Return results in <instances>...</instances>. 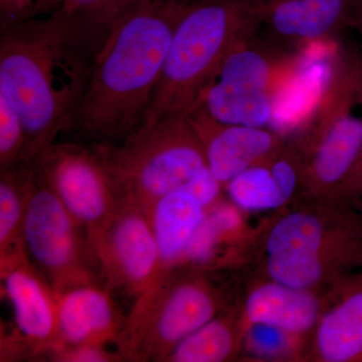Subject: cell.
<instances>
[{
  "label": "cell",
  "instance_id": "1",
  "mask_svg": "<svg viewBox=\"0 0 362 362\" xmlns=\"http://www.w3.org/2000/svg\"><path fill=\"white\" fill-rule=\"evenodd\" d=\"M0 33V96L25 125L23 162L35 161L73 126L93 63L90 45L59 11Z\"/></svg>",
  "mask_w": 362,
  "mask_h": 362
},
{
  "label": "cell",
  "instance_id": "2",
  "mask_svg": "<svg viewBox=\"0 0 362 362\" xmlns=\"http://www.w3.org/2000/svg\"><path fill=\"white\" fill-rule=\"evenodd\" d=\"M188 0H146L95 54L71 130L80 141L115 144L141 128Z\"/></svg>",
  "mask_w": 362,
  "mask_h": 362
},
{
  "label": "cell",
  "instance_id": "3",
  "mask_svg": "<svg viewBox=\"0 0 362 362\" xmlns=\"http://www.w3.org/2000/svg\"><path fill=\"white\" fill-rule=\"evenodd\" d=\"M261 239L266 274L283 285L321 293L362 270V213L346 202L306 197Z\"/></svg>",
  "mask_w": 362,
  "mask_h": 362
},
{
  "label": "cell",
  "instance_id": "4",
  "mask_svg": "<svg viewBox=\"0 0 362 362\" xmlns=\"http://www.w3.org/2000/svg\"><path fill=\"white\" fill-rule=\"evenodd\" d=\"M334 59L291 140L303 154L304 197L347 202L362 162V58L342 49Z\"/></svg>",
  "mask_w": 362,
  "mask_h": 362
},
{
  "label": "cell",
  "instance_id": "5",
  "mask_svg": "<svg viewBox=\"0 0 362 362\" xmlns=\"http://www.w3.org/2000/svg\"><path fill=\"white\" fill-rule=\"evenodd\" d=\"M259 0H188L144 124L188 116L223 59L252 39Z\"/></svg>",
  "mask_w": 362,
  "mask_h": 362
},
{
  "label": "cell",
  "instance_id": "6",
  "mask_svg": "<svg viewBox=\"0 0 362 362\" xmlns=\"http://www.w3.org/2000/svg\"><path fill=\"white\" fill-rule=\"evenodd\" d=\"M214 271L175 266L136 298L117 339L123 361L164 362L176 345L230 308Z\"/></svg>",
  "mask_w": 362,
  "mask_h": 362
},
{
  "label": "cell",
  "instance_id": "7",
  "mask_svg": "<svg viewBox=\"0 0 362 362\" xmlns=\"http://www.w3.org/2000/svg\"><path fill=\"white\" fill-rule=\"evenodd\" d=\"M89 144L122 199L135 202L149 216L159 199L207 166L201 139L185 115L144 124L115 144Z\"/></svg>",
  "mask_w": 362,
  "mask_h": 362
},
{
  "label": "cell",
  "instance_id": "8",
  "mask_svg": "<svg viewBox=\"0 0 362 362\" xmlns=\"http://www.w3.org/2000/svg\"><path fill=\"white\" fill-rule=\"evenodd\" d=\"M23 240L28 258L54 293L102 284L89 233L42 181L35 161Z\"/></svg>",
  "mask_w": 362,
  "mask_h": 362
},
{
  "label": "cell",
  "instance_id": "9",
  "mask_svg": "<svg viewBox=\"0 0 362 362\" xmlns=\"http://www.w3.org/2000/svg\"><path fill=\"white\" fill-rule=\"evenodd\" d=\"M282 56L257 37L242 42L221 62L192 112L220 123L269 127L275 119L273 83Z\"/></svg>",
  "mask_w": 362,
  "mask_h": 362
},
{
  "label": "cell",
  "instance_id": "10",
  "mask_svg": "<svg viewBox=\"0 0 362 362\" xmlns=\"http://www.w3.org/2000/svg\"><path fill=\"white\" fill-rule=\"evenodd\" d=\"M35 163L40 178L84 226L90 240L124 201L89 143H52Z\"/></svg>",
  "mask_w": 362,
  "mask_h": 362
},
{
  "label": "cell",
  "instance_id": "11",
  "mask_svg": "<svg viewBox=\"0 0 362 362\" xmlns=\"http://www.w3.org/2000/svg\"><path fill=\"white\" fill-rule=\"evenodd\" d=\"M102 285L114 296H140L160 268L158 245L149 214L124 199L92 240Z\"/></svg>",
  "mask_w": 362,
  "mask_h": 362
},
{
  "label": "cell",
  "instance_id": "12",
  "mask_svg": "<svg viewBox=\"0 0 362 362\" xmlns=\"http://www.w3.org/2000/svg\"><path fill=\"white\" fill-rule=\"evenodd\" d=\"M361 20L362 0H259L255 37L287 56L357 28Z\"/></svg>",
  "mask_w": 362,
  "mask_h": 362
},
{
  "label": "cell",
  "instance_id": "13",
  "mask_svg": "<svg viewBox=\"0 0 362 362\" xmlns=\"http://www.w3.org/2000/svg\"><path fill=\"white\" fill-rule=\"evenodd\" d=\"M2 294L13 309V333L30 358H47L58 340L56 293L25 249L0 257Z\"/></svg>",
  "mask_w": 362,
  "mask_h": 362
},
{
  "label": "cell",
  "instance_id": "14",
  "mask_svg": "<svg viewBox=\"0 0 362 362\" xmlns=\"http://www.w3.org/2000/svg\"><path fill=\"white\" fill-rule=\"evenodd\" d=\"M187 117L201 139L207 166L223 185L270 156L287 140L271 127L220 123L199 112Z\"/></svg>",
  "mask_w": 362,
  "mask_h": 362
},
{
  "label": "cell",
  "instance_id": "15",
  "mask_svg": "<svg viewBox=\"0 0 362 362\" xmlns=\"http://www.w3.org/2000/svg\"><path fill=\"white\" fill-rule=\"evenodd\" d=\"M56 297L58 340L51 354L82 345L116 344L126 316L103 285L74 286L56 293Z\"/></svg>",
  "mask_w": 362,
  "mask_h": 362
},
{
  "label": "cell",
  "instance_id": "16",
  "mask_svg": "<svg viewBox=\"0 0 362 362\" xmlns=\"http://www.w3.org/2000/svg\"><path fill=\"white\" fill-rule=\"evenodd\" d=\"M323 307L312 337L317 361H362V270L323 293Z\"/></svg>",
  "mask_w": 362,
  "mask_h": 362
},
{
  "label": "cell",
  "instance_id": "17",
  "mask_svg": "<svg viewBox=\"0 0 362 362\" xmlns=\"http://www.w3.org/2000/svg\"><path fill=\"white\" fill-rule=\"evenodd\" d=\"M304 160L299 146L286 140L264 160L243 171L226 185L233 204L247 211H269L286 206L303 192Z\"/></svg>",
  "mask_w": 362,
  "mask_h": 362
},
{
  "label": "cell",
  "instance_id": "18",
  "mask_svg": "<svg viewBox=\"0 0 362 362\" xmlns=\"http://www.w3.org/2000/svg\"><path fill=\"white\" fill-rule=\"evenodd\" d=\"M322 293L264 280L250 290L242 311L243 326L263 324L303 338L314 331L323 307Z\"/></svg>",
  "mask_w": 362,
  "mask_h": 362
},
{
  "label": "cell",
  "instance_id": "19",
  "mask_svg": "<svg viewBox=\"0 0 362 362\" xmlns=\"http://www.w3.org/2000/svg\"><path fill=\"white\" fill-rule=\"evenodd\" d=\"M207 211L182 188L164 195L150 214L158 245L160 268L158 274L180 263Z\"/></svg>",
  "mask_w": 362,
  "mask_h": 362
},
{
  "label": "cell",
  "instance_id": "20",
  "mask_svg": "<svg viewBox=\"0 0 362 362\" xmlns=\"http://www.w3.org/2000/svg\"><path fill=\"white\" fill-rule=\"evenodd\" d=\"M240 207L233 202H220L207 211L177 266H190L216 271L230 259L228 250L238 242L243 228Z\"/></svg>",
  "mask_w": 362,
  "mask_h": 362
},
{
  "label": "cell",
  "instance_id": "21",
  "mask_svg": "<svg viewBox=\"0 0 362 362\" xmlns=\"http://www.w3.org/2000/svg\"><path fill=\"white\" fill-rule=\"evenodd\" d=\"M242 347V312L230 307L181 340L164 362L230 361Z\"/></svg>",
  "mask_w": 362,
  "mask_h": 362
},
{
  "label": "cell",
  "instance_id": "22",
  "mask_svg": "<svg viewBox=\"0 0 362 362\" xmlns=\"http://www.w3.org/2000/svg\"><path fill=\"white\" fill-rule=\"evenodd\" d=\"M33 161L0 169V257L25 249V225Z\"/></svg>",
  "mask_w": 362,
  "mask_h": 362
},
{
  "label": "cell",
  "instance_id": "23",
  "mask_svg": "<svg viewBox=\"0 0 362 362\" xmlns=\"http://www.w3.org/2000/svg\"><path fill=\"white\" fill-rule=\"evenodd\" d=\"M146 0H64L59 13L73 21L92 45L103 44L109 33L132 16Z\"/></svg>",
  "mask_w": 362,
  "mask_h": 362
},
{
  "label": "cell",
  "instance_id": "24",
  "mask_svg": "<svg viewBox=\"0 0 362 362\" xmlns=\"http://www.w3.org/2000/svg\"><path fill=\"white\" fill-rule=\"evenodd\" d=\"M303 338L295 337L273 326L251 324L243 326V347L259 357L289 356L297 351L298 341Z\"/></svg>",
  "mask_w": 362,
  "mask_h": 362
},
{
  "label": "cell",
  "instance_id": "25",
  "mask_svg": "<svg viewBox=\"0 0 362 362\" xmlns=\"http://www.w3.org/2000/svg\"><path fill=\"white\" fill-rule=\"evenodd\" d=\"M26 135L20 115L0 96V169L13 168L25 158Z\"/></svg>",
  "mask_w": 362,
  "mask_h": 362
},
{
  "label": "cell",
  "instance_id": "26",
  "mask_svg": "<svg viewBox=\"0 0 362 362\" xmlns=\"http://www.w3.org/2000/svg\"><path fill=\"white\" fill-rule=\"evenodd\" d=\"M63 2L64 0H0V32L56 13Z\"/></svg>",
  "mask_w": 362,
  "mask_h": 362
},
{
  "label": "cell",
  "instance_id": "27",
  "mask_svg": "<svg viewBox=\"0 0 362 362\" xmlns=\"http://www.w3.org/2000/svg\"><path fill=\"white\" fill-rule=\"evenodd\" d=\"M221 187L223 185L206 166L180 188L192 194L202 207L209 211L221 202Z\"/></svg>",
  "mask_w": 362,
  "mask_h": 362
},
{
  "label": "cell",
  "instance_id": "28",
  "mask_svg": "<svg viewBox=\"0 0 362 362\" xmlns=\"http://www.w3.org/2000/svg\"><path fill=\"white\" fill-rule=\"evenodd\" d=\"M49 361L58 362H116L123 361L119 352H112L106 345H82L58 350L49 356Z\"/></svg>",
  "mask_w": 362,
  "mask_h": 362
},
{
  "label": "cell",
  "instance_id": "29",
  "mask_svg": "<svg viewBox=\"0 0 362 362\" xmlns=\"http://www.w3.org/2000/svg\"><path fill=\"white\" fill-rule=\"evenodd\" d=\"M357 30H358L359 32H361L362 33V21H361V25H359L358 28H357Z\"/></svg>",
  "mask_w": 362,
  "mask_h": 362
}]
</instances>
